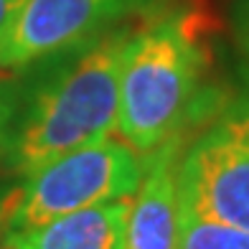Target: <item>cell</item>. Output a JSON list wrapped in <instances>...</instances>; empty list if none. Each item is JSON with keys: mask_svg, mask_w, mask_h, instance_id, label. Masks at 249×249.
<instances>
[{"mask_svg": "<svg viewBox=\"0 0 249 249\" xmlns=\"http://www.w3.org/2000/svg\"><path fill=\"white\" fill-rule=\"evenodd\" d=\"M135 28L130 20L26 66V82L0 105V160L10 173L23 178L115 132L120 66Z\"/></svg>", "mask_w": 249, "mask_h": 249, "instance_id": "obj_1", "label": "cell"}, {"mask_svg": "<svg viewBox=\"0 0 249 249\" xmlns=\"http://www.w3.org/2000/svg\"><path fill=\"white\" fill-rule=\"evenodd\" d=\"M211 46L196 10L165 8L135 28L120 66L115 132L148 155L173 135L196 130L219 109Z\"/></svg>", "mask_w": 249, "mask_h": 249, "instance_id": "obj_2", "label": "cell"}, {"mask_svg": "<svg viewBox=\"0 0 249 249\" xmlns=\"http://www.w3.org/2000/svg\"><path fill=\"white\" fill-rule=\"evenodd\" d=\"M145 160L120 138H105L41 165L0 198V239L66 213L130 198Z\"/></svg>", "mask_w": 249, "mask_h": 249, "instance_id": "obj_3", "label": "cell"}, {"mask_svg": "<svg viewBox=\"0 0 249 249\" xmlns=\"http://www.w3.org/2000/svg\"><path fill=\"white\" fill-rule=\"evenodd\" d=\"M178 206L249 231V99L221 102L178 160Z\"/></svg>", "mask_w": 249, "mask_h": 249, "instance_id": "obj_4", "label": "cell"}, {"mask_svg": "<svg viewBox=\"0 0 249 249\" xmlns=\"http://www.w3.org/2000/svg\"><path fill=\"white\" fill-rule=\"evenodd\" d=\"M165 0H23L0 33V71H23L53 53L97 38Z\"/></svg>", "mask_w": 249, "mask_h": 249, "instance_id": "obj_5", "label": "cell"}, {"mask_svg": "<svg viewBox=\"0 0 249 249\" xmlns=\"http://www.w3.org/2000/svg\"><path fill=\"white\" fill-rule=\"evenodd\" d=\"M194 132L173 135L142 155V180L130 196L120 249H176L178 244V160Z\"/></svg>", "mask_w": 249, "mask_h": 249, "instance_id": "obj_6", "label": "cell"}, {"mask_svg": "<svg viewBox=\"0 0 249 249\" xmlns=\"http://www.w3.org/2000/svg\"><path fill=\"white\" fill-rule=\"evenodd\" d=\"M130 198L99 203L66 213L28 231L10 234L0 242L16 249H120Z\"/></svg>", "mask_w": 249, "mask_h": 249, "instance_id": "obj_7", "label": "cell"}, {"mask_svg": "<svg viewBox=\"0 0 249 249\" xmlns=\"http://www.w3.org/2000/svg\"><path fill=\"white\" fill-rule=\"evenodd\" d=\"M176 249H249V231L203 219L198 213L178 206Z\"/></svg>", "mask_w": 249, "mask_h": 249, "instance_id": "obj_8", "label": "cell"}, {"mask_svg": "<svg viewBox=\"0 0 249 249\" xmlns=\"http://www.w3.org/2000/svg\"><path fill=\"white\" fill-rule=\"evenodd\" d=\"M231 31L236 43L249 53V0H234L231 5Z\"/></svg>", "mask_w": 249, "mask_h": 249, "instance_id": "obj_9", "label": "cell"}, {"mask_svg": "<svg viewBox=\"0 0 249 249\" xmlns=\"http://www.w3.org/2000/svg\"><path fill=\"white\" fill-rule=\"evenodd\" d=\"M20 3H23V0H0V33L5 31V26L10 23V18L16 16Z\"/></svg>", "mask_w": 249, "mask_h": 249, "instance_id": "obj_10", "label": "cell"}, {"mask_svg": "<svg viewBox=\"0 0 249 249\" xmlns=\"http://www.w3.org/2000/svg\"><path fill=\"white\" fill-rule=\"evenodd\" d=\"M0 249H16L13 244H8V242H0Z\"/></svg>", "mask_w": 249, "mask_h": 249, "instance_id": "obj_11", "label": "cell"}]
</instances>
